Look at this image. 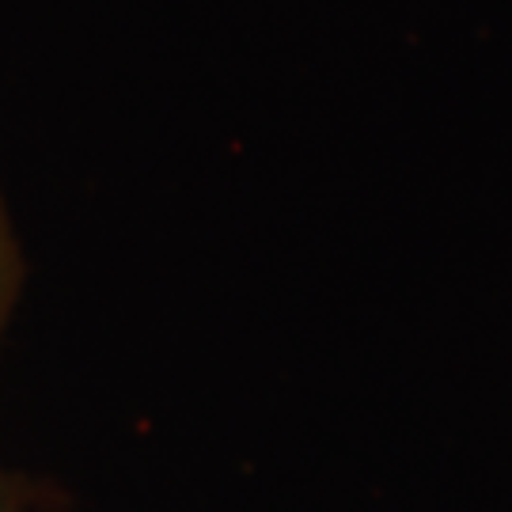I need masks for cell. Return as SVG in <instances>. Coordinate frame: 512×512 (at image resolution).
I'll return each instance as SVG.
<instances>
[{
	"label": "cell",
	"mask_w": 512,
	"mask_h": 512,
	"mask_svg": "<svg viewBox=\"0 0 512 512\" xmlns=\"http://www.w3.org/2000/svg\"><path fill=\"white\" fill-rule=\"evenodd\" d=\"M0 512H23V494L4 471H0Z\"/></svg>",
	"instance_id": "7a4b0ae2"
},
{
	"label": "cell",
	"mask_w": 512,
	"mask_h": 512,
	"mask_svg": "<svg viewBox=\"0 0 512 512\" xmlns=\"http://www.w3.org/2000/svg\"><path fill=\"white\" fill-rule=\"evenodd\" d=\"M19 285H23V258H19V243L16 232H12V220H8V209L0 202V330L16 308Z\"/></svg>",
	"instance_id": "6da1fadb"
}]
</instances>
